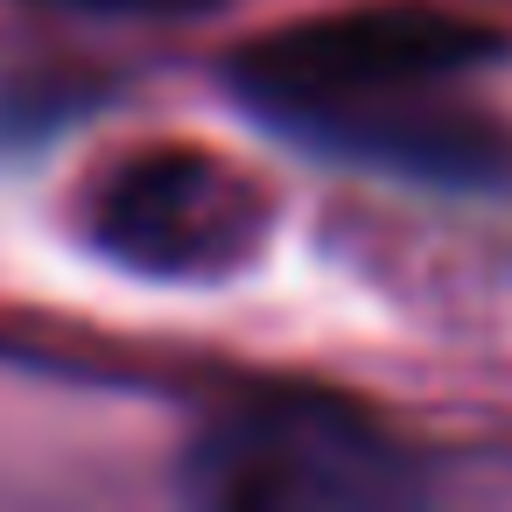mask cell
Masks as SVG:
<instances>
[{
	"label": "cell",
	"instance_id": "obj_1",
	"mask_svg": "<svg viewBox=\"0 0 512 512\" xmlns=\"http://www.w3.org/2000/svg\"><path fill=\"white\" fill-rule=\"evenodd\" d=\"M505 50V29L456 8H351L253 36L225 78L260 127L309 155L484 190L512 148L470 85Z\"/></svg>",
	"mask_w": 512,
	"mask_h": 512
},
{
	"label": "cell",
	"instance_id": "obj_2",
	"mask_svg": "<svg viewBox=\"0 0 512 512\" xmlns=\"http://www.w3.org/2000/svg\"><path fill=\"white\" fill-rule=\"evenodd\" d=\"M183 484L239 512H358L428 491L421 456L337 400H246L183 449Z\"/></svg>",
	"mask_w": 512,
	"mask_h": 512
},
{
	"label": "cell",
	"instance_id": "obj_3",
	"mask_svg": "<svg viewBox=\"0 0 512 512\" xmlns=\"http://www.w3.org/2000/svg\"><path fill=\"white\" fill-rule=\"evenodd\" d=\"M78 225L92 253L134 281L211 288L260 260L274 197L239 162L190 148V141H162V148L113 155L85 183Z\"/></svg>",
	"mask_w": 512,
	"mask_h": 512
},
{
	"label": "cell",
	"instance_id": "obj_4",
	"mask_svg": "<svg viewBox=\"0 0 512 512\" xmlns=\"http://www.w3.org/2000/svg\"><path fill=\"white\" fill-rule=\"evenodd\" d=\"M71 8H92V15H190L197 0H71Z\"/></svg>",
	"mask_w": 512,
	"mask_h": 512
}]
</instances>
